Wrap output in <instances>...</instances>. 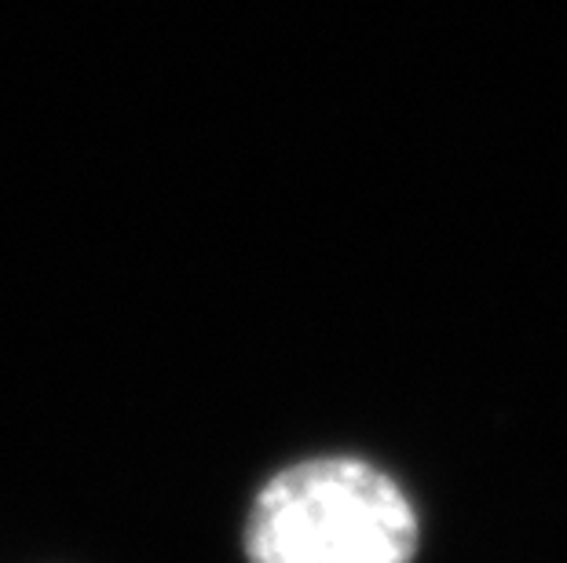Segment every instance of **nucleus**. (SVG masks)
Listing matches in <instances>:
<instances>
[{
	"label": "nucleus",
	"instance_id": "1",
	"mask_svg": "<svg viewBox=\"0 0 567 563\" xmlns=\"http://www.w3.org/2000/svg\"><path fill=\"white\" fill-rule=\"evenodd\" d=\"M246 553L249 563H414L417 517L367 461H300L252 501Z\"/></svg>",
	"mask_w": 567,
	"mask_h": 563
}]
</instances>
